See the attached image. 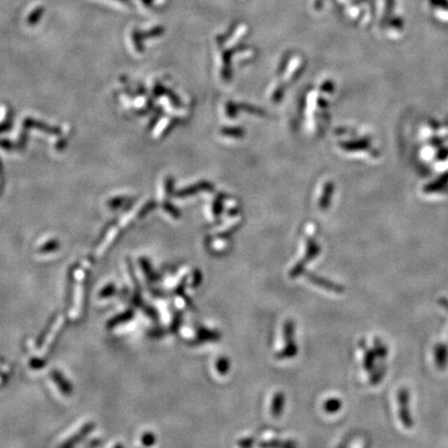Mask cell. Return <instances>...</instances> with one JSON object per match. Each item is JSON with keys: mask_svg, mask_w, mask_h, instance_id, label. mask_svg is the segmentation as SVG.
<instances>
[{"mask_svg": "<svg viewBox=\"0 0 448 448\" xmlns=\"http://www.w3.org/2000/svg\"><path fill=\"white\" fill-rule=\"evenodd\" d=\"M283 336H284V340L286 342V345L288 344H292L294 343V331H295V325L292 321H287L285 324H284V328H283Z\"/></svg>", "mask_w": 448, "mask_h": 448, "instance_id": "obj_5", "label": "cell"}, {"mask_svg": "<svg viewBox=\"0 0 448 448\" xmlns=\"http://www.w3.org/2000/svg\"><path fill=\"white\" fill-rule=\"evenodd\" d=\"M341 406H342V403L338 401V400H329V401H327L326 404H325V410L327 412H330V413H333V412H336L341 409Z\"/></svg>", "mask_w": 448, "mask_h": 448, "instance_id": "obj_6", "label": "cell"}, {"mask_svg": "<svg viewBox=\"0 0 448 448\" xmlns=\"http://www.w3.org/2000/svg\"><path fill=\"white\" fill-rule=\"evenodd\" d=\"M307 277L310 278V279L315 283L316 285H320L322 287H325L327 288V290H330V291H333V292H336V293H342L343 292V286L341 285H338V284H335L329 280H326V279H323V278L321 277H317L316 275H313L311 273L308 272L307 273Z\"/></svg>", "mask_w": 448, "mask_h": 448, "instance_id": "obj_2", "label": "cell"}, {"mask_svg": "<svg viewBox=\"0 0 448 448\" xmlns=\"http://www.w3.org/2000/svg\"><path fill=\"white\" fill-rule=\"evenodd\" d=\"M143 3L146 4V5H151L152 2H153V0H142Z\"/></svg>", "mask_w": 448, "mask_h": 448, "instance_id": "obj_10", "label": "cell"}, {"mask_svg": "<svg viewBox=\"0 0 448 448\" xmlns=\"http://www.w3.org/2000/svg\"><path fill=\"white\" fill-rule=\"evenodd\" d=\"M253 444V439H247L246 442H240L241 446H248V445H252Z\"/></svg>", "mask_w": 448, "mask_h": 448, "instance_id": "obj_9", "label": "cell"}, {"mask_svg": "<svg viewBox=\"0 0 448 448\" xmlns=\"http://www.w3.org/2000/svg\"><path fill=\"white\" fill-rule=\"evenodd\" d=\"M122 1H128V0H122Z\"/></svg>", "mask_w": 448, "mask_h": 448, "instance_id": "obj_11", "label": "cell"}, {"mask_svg": "<svg viewBox=\"0 0 448 448\" xmlns=\"http://www.w3.org/2000/svg\"><path fill=\"white\" fill-rule=\"evenodd\" d=\"M283 406H284V396L281 393H277L274 398H273V403H272V414L275 417H278L281 412L283 411Z\"/></svg>", "mask_w": 448, "mask_h": 448, "instance_id": "obj_3", "label": "cell"}, {"mask_svg": "<svg viewBox=\"0 0 448 448\" xmlns=\"http://www.w3.org/2000/svg\"><path fill=\"white\" fill-rule=\"evenodd\" d=\"M230 368V362L226 359V358H221L219 359L217 362V370L221 375H225Z\"/></svg>", "mask_w": 448, "mask_h": 448, "instance_id": "obj_7", "label": "cell"}, {"mask_svg": "<svg viewBox=\"0 0 448 448\" xmlns=\"http://www.w3.org/2000/svg\"><path fill=\"white\" fill-rule=\"evenodd\" d=\"M297 351H298L297 345H295V343L285 345L284 350L277 354V358L278 359H283V358H292L297 354Z\"/></svg>", "mask_w": 448, "mask_h": 448, "instance_id": "obj_4", "label": "cell"}, {"mask_svg": "<svg viewBox=\"0 0 448 448\" xmlns=\"http://www.w3.org/2000/svg\"><path fill=\"white\" fill-rule=\"evenodd\" d=\"M44 13V7H37L35 11L31 15V17H29V22L31 23H34L35 21H37V19L41 17V15Z\"/></svg>", "mask_w": 448, "mask_h": 448, "instance_id": "obj_8", "label": "cell"}, {"mask_svg": "<svg viewBox=\"0 0 448 448\" xmlns=\"http://www.w3.org/2000/svg\"><path fill=\"white\" fill-rule=\"evenodd\" d=\"M318 252H320V247H318L316 244H313V243L310 242V247H308V251H307L306 255L304 256V258L301 262H299L295 266V268L290 272V276L294 278V277H296L298 275H300L301 272L303 271L305 264L308 263L310 261H311L314 256L317 255Z\"/></svg>", "mask_w": 448, "mask_h": 448, "instance_id": "obj_1", "label": "cell"}]
</instances>
